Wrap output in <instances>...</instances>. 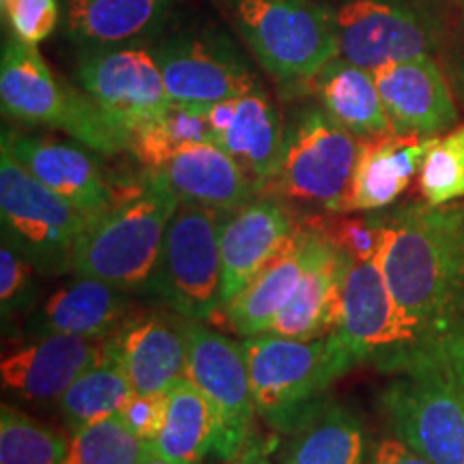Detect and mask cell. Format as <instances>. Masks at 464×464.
I'll return each mask as SVG.
<instances>
[{
  "label": "cell",
  "mask_w": 464,
  "mask_h": 464,
  "mask_svg": "<svg viewBox=\"0 0 464 464\" xmlns=\"http://www.w3.org/2000/svg\"><path fill=\"white\" fill-rule=\"evenodd\" d=\"M376 213L379 263L415 346L464 340V200Z\"/></svg>",
  "instance_id": "1"
},
{
  "label": "cell",
  "mask_w": 464,
  "mask_h": 464,
  "mask_svg": "<svg viewBox=\"0 0 464 464\" xmlns=\"http://www.w3.org/2000/svg\"><path fill=\"white\" fill-rule=\"evenodd\" d=\"M379 404L393 437L437 464H464V340L417 344L385 363Z\"/></svg>",
  "instance_id": "2"
},
{
  "label": "cell",
  "mask_w": 464,
  "mask_h": 464,
  "mask_svg": "<svg viewBox=\"0 0 464 464\" xmlns=\"http://www.w3.org/2000/svg\"><path fill=\"white\" fill-rule=\"evenodd\" d=\"M181 200L160 170L116 188L114 202L92 216L73 247L75 276L121 290L147 286L158 266L168 224Z\"/></svg>",
  "instance_id": "3"
},
{
  "label": "cell",
  "mask_w": 464,
  "mask_h": 464,
  "mask_svg": "<svg viewBox=\"0 0 464 464\" xmlns=\"http://www.w3.org/2000/svg\"><path fill=\"white\" fill-rule=\"evenodd\" d=\"M256 413L277 432L290 434L324 402V393L355 357L332 332L318 340L260 334L241 340Z\"/></svg>",
  "instance_id": "4"
},
{
  "label": "cell",
  "mask_w": 464,
  "mask_h": 464,
  "mask_svg": "<svg viewBox=\"0 0 464 464\" xmlns=\"http://www.w3.org/2000/svg\"><path fill=\"white\" fill-rule=\"evenodd\" d=\"M260 69L286 89H304L338 56L332 5L324 0H213Z\"/></svg>",
  "instance_id": "5"
},
{
  "label": "cell",
  "mask_w": 464,
  "mask_h": 464,
  "mask_svg": "<svg viewBox=\"0 0 464 464\" xmlns=\"http://www.w3.org/2000/svg\"><path fill=\"white\" fill-rule=\"evenodd\" d=\"M0 103L5 116L48 125L102 155L130 153L131 136L82 89L52 72L37 45L9 37L0 56Z\"/></svg>",
  "instance_id": "6"
},
{
  "label": "cell",
  "mask_w": 464,
  "mask_h": 464,
  "mask_svg": "<svg viewBox=\"0 0 464 464\" xmlns=\"http://www.w3.org/2000/svg\"><path fill=\"white\" fill-rule=\"evenodd\" d=\"M362 140L329 116L321 103L301 106L284 125L277 170L266 185L277 198L346 213Z\"/></svg>",
  "instance_id": "7"
},
{
  "label": "cell",
  "mask_w": 464,
  "mask_h": 464,
  "mask_svg": "<svg viewBox=\"0 0 464 464\" xmlns=\"http://www.w3.org/2000/svg\"><path fill=\"white\" fill-rule=\"evenodd\" d=\"M226 213L181 202L147 286L179 316L211 321L222 312V224Z\"/></svg>",
  "instance_id": "8"
},
{
  "label": "cell",
  "mask_w": 464,
  "mask_h": 464,
  "mask_svg": "<svg viewBox=\"0 0 464 464\" xmlns=\"http://www.w3.org/2000/svg\"><path fill=\"white\" fill-rule=\"evenodd\" d=\"M0 218L11 247L42 274L72 269L73 247L92 216L80 211L0 147Z\"/></svg>",
  "instance_id": "9"
},
{
  "label": "cell",
  "mask_w": 464,
  "mask_h": 464,
  "mask_svg": "<svg viewBox=\"0 0 464 464\" xmlns=\"http://www.w3.org/2000/svg\"><path fill=\"white\" fill-rule=\"evenodd\" d=\"M172 103L211 108L263 89L247 56L222 31L172 34L153 48Z\"/></svg>",
  "instance_id": "10"
},
{
  "label": "cell",
  "mask_w": 464,
  "mask_h": 464,
  "mask_svg": "<svg viewBox=\"0 0 464 464\" xmlns=\"http://www.w3.org/2000/svg\"><path fill=\"white\" fill-rule=\"evenodd\" d=\"M188 329V368L185 379L198 387L219 421L216 451L222 460L247 443L256 413L247 359L241 342L207 327L202 321L185 323Z\"/></svg>",
  "instance_id": "11"
},
{
  "label": "cell",
  "mask_w": 464,
  "mask_h": 464,
  "mask_svg": "<svg viewBox=\"0 0 464 464\" xmlns=\"http://www.w3.org/2000/svg\"><path fill=\"white\" fill-rule=\"evenodd\" d=\"M332 17L338 56L370 72L437 50V28L413 0H340Z\"/></svg>",
  "instance_id": "12"
},
{
  "label": "cell",
  "mask_w": 464,
  "mask_h": 464,
  "mask_svg": "<svg viewBox=\"0 0 464 464\" xmlns=\"http://www.w3.org/2000/svg\"><path fill=\"white\" fill-rule=\"evenodd\" d=\"M75 80L130 136L172 106L153 48L147 44L80 50Z\"/></svg>",
  "instance_id": "13"
},
{
  "label": "cell",
  "mask_w": 464,
  "mask_h": 464,
  "mask_svg": "<svg viewBox=\"0 0 464 464\" xmlns=\"http://www.w3.org/2000/svg\"><path fill=\"white\" fill-rule=\"evenodd\" d=\"M335 334L357 363H372L376 370L415 346L413 332L376 260L355 263L348 258Z\"/></svg>",
  "instance_id": "14"
},
{
  "label": "cell",
  "mask_w": 464,
  "mask_h": 464,
  "mask_svg": "<svg viewBox=\"0 0 464 464\" xmlns=\"http://www.w3.org/2000/svg\"><path fill=\"white\" fill-rule=\"evenodd\" d=\"M376 89L393 133L437 138L458 121V108L443 69L432 56L390 63L374 72Z\"/></svg>",
  "instance_id": "15"
},
{
  "label": "cell",
  "mask_w": 464,
  "mask_h": 464,
  "mask_svg": "<svg viewBox=\"0 0 464 464\" xmlns=\"http://www.w3.org/2000/svg\"><path fill=\"white\" fill-rule=\"evenodd\" d=\"M293 213L277 198H254L226 213L222 224V312L299 232Z\"/></svg>",
  "instance_id": "16"
},
{
  "label": "cell",
  "mask_w": 464,
  "mask_h": 464,
  "mask_svg": "<svg viewBox=\"0 0 464 464\" xmlns=\"http://www.w3.org/2000/svg\"><path fill=\"white\" fill-rule=\"evenodd\" d=\"M211 142L232 155L263 194L277 170L284 147V123L263 89L207 108Z\"/></svg>",
  "instance_id": "17"
},
{
  "label": "cell",
  "mask_w": 464,
  "mask_h": 464,
  "mask_svg": "<svg viewBox=\"0 0 464 464\" xmlns=\"http://www.w3.org/2000/svg\"><path fill=\"white\" fill-rule=\"evenodd\" d=\"M108 338L92 340L82 335L48 334L39 335L0 362V379L5 390L37 402L58 400L106 355Z\"/></svg>",
  "instance_id": "18"
},
{
  "label": "cell",
  "mask_w": 464,
  "mask_h": 464,
  "mask_svg": "<svg viewBox=\"0 0 464 464\" xmlns=\"http://www.w3.org/2000/svg\"><path fill=\"white\" fill-rule=\"evenodd\" d=\"M0 147L9 149L39 181L89 216H97L114 202L116 188L102 166L75 144L5 130Z\"/></svg>",
  "instance_id": "19"
},
{
  "label": "cell",
  "mask_w": 464,
  "mask_h": 464,
  "mask_svg": "<svg viewBox=\"0 0 464 464\" xmlns=\"http://www.w3.org/2000/svg\"><path fill=\"white\" fill-rule=\"evenodd\" d=\"M188 318H130L108 344L136 393H166L185 379Z\"/></svg>",
  "instance_id": "20"
},
{
  "label": "cell",
  "mask_w": 464,
  "mask_h": 464,
  "mask_svg": "<svg viewBox=\"0 0 464 464\" xmlns=\"http://www.w3.org/2000/svg\"><path fill=\"white\" fill-rule=\"evenodd\" d=\"M307 228V265L297 290L266 329L269 335L290 340H318L335 332L340 312L342 274L348 256L321 232Z\"/></svg>",
  "instance_id": "21"
},
{
  "label": "cell",
  "mask_w": 464,
  "mask_h": 464,
  "mask_svg": "<svg viewBox=\"0 0 464 464\" xmlns=\"http://www.w3.org/2000/svg\"><path fill=\"white\" fill-rule=\"evenodd\" d=\"M160 172L181 202L222 213L237 211L260 194L246 168L216 142H196L177 150Z\"/></svg>",
  "instance_id": "22"
},
{
  "label": "cell",
  "mask_w": 464,
  "mask_h": 464,
  "mask_svg": "<svg viewBox=\"0 0 464 464\" xmlns=\"http://www.w3.org/2000/svg\"><path fill=\"white\" fill-rule=\"evenodd\" d=\"M179 0H65L63 26L80 50L147 44L158 37Z\"/></svg>",
  "instance_id": "23"
},
{
  "label": "cell",
  "mask_w": 464,
  "mask_h": 464,
  "mask_svg": "<svg viewBox=\"0 0 464 464\" xmlns=\"http://www.w3.org/2000/svg\"><path fill=\"white\" fill-rule=\"evenodd\" d=\"M432 140L434 138L398 136V133L362 140L351 191H348L346 213H372L390 208L409 188L411 179L420 174Z\"/></svg>",
  "instance_id": "24"
},
{
  "label": "cell",
  "mask_w": 464,
  "mask_h": 464,
  "mask_svg": "<svg viewBox=\"0 0 464 464\" xmlns=\"http://www.w3.org/2000/svg\"><path fill=\"white\" fill-rule=\"evenodd\" d=\"M125 293L127 290L108 282L78 276L45 299L42 312L37 314L34 338L67 334L106 340L130 321V299Z\"/></svg>",
  "instance_id": "25"
},
{
  "label": "cell",
  "mask_w": 464,
  "mask_h": 464,
  "mask_svg": "<svg viewBox=\"0 0 464 464\" xmlns=\"http://www.w3.org/2000/svg\"><path fill=\"white\" fill-rule=\"evenodd\" d=\"M329 116L359 140L392 136L393 127L376 89L374 72L335 56L304 86Z\"/></svg>",
  "instance_id": "26"
},
{
  "label": "cell",
  "mask_w": 464,
  "mask_h": 464,
  "mask_svg": "<svg viewBox=\"0 0 464 464\" xmlns=\"http://www.w3.org/2000/svg\"><path fill=\"white\" fill-rule=\"evenodd\" d=\"M307 265V228L299 226L295 239L271 260L224 310L230 329L241 338L266 334L282 307L288 304Z\"/></svg>",
  "instance_id": "27"
},
{
  "label": "cell",
  "mask_w": 464,
  "mask_h": 464,
  "mask_svg": "<svg viewBox=\"0 0 464 464\" xmlns=\"http://www.w3.org/2000/svg\"><path fill=\"white\" fill-rule=\"evenodd\" d=\"M365 432L344 404L324 402L290 432L282 464H363Z\"/></svg>",
  "instance_id": "28"
},
{
  "label": "cell",
  "mask_w": 464,
  "mask_h": 464,
  "mask_svg": "<svg viewBox=\"0 0 464 464\" xmlns=\"http://www.w3.org/2000/svg\"><path fill=\"white\" fill-rule=\"evenodd\" d=\"M218 434L219 421L211 402L183 379L168 393L166 421L150 451L179 464H200L216 450Z\"/></svg>",
  "instance_id": "29"
},
{
  "label": "cell",
  "mask_w": 464,
  "mask_h": 464,
  "mask_svg": "<svg viewBox=\"0 0 464 464\" xmlns=\"http://www.w3.org/2000/svg\"><path fill=\"white\" fill-rule=\"evenodd\" d=\"M133 393L136 390L130 376L112 357L108 344L106 355L80 374L78 381L58 398V409L67 428L73 432L86 423L119 415Z\"/></svg>",
  "instance_id": "30"
},
{
  "label": "cell",
  "mask_w": 464,
  "mask_h": 464,
  "mask_svg": "<svg viewBox=\"0 0 464 464\" xmlns=\"http://www.w3.org/2000/svg\"><path fill=\"white\" fill-rule=\"evenodd\" d=\"M196 142H211L207 110L172 103L160 119L131 133L130 153L149 170H160L177 150Z\"/></svg>",
  "instance_id": "31"
},
{
  "label": "cell",
  "mask_w": 464,
  "mask_h": 464,
  "mask_svg": "<svg viewBox=\"0 0 464 464\" xmlns=\"http://www.w3.org/2000/svg\"><path fill=\"white\" fill-rule=\"evenodd\" d=\"M69 437L15 406L0 409V464H65Z\"/></svg>",
  "instance_id": "32"
},
{
  "label": "cell",
  "mask_w": 464,
  "mask_h": 464,
  "mask_svg": "<svg viewBox=\"0 0 464 464\" xmlns=\"http://www.w3.org/2000/svg\"><path fill=\"white\" fill-rule=\"evenodd\" d=\"M150 454L142 440L121 415L86 423L69 437L65 464H138Z\"/></svg>",
  "instance_id": "33"
},
{
  "label": "cell",
  "mask_w": 464,
  "mask_h": 464,
  "mask_svg": "<svg viewBox=\"0 0 464 464\" xmlns=\"http://www.w3.org/2000/svg\"><path fill=\"white\" fill-rule=\"evenodd\" d=\"M420 189L430 205L464 200V123L434 138L420 170Z\"/></svg>",
  "instance_id": "34"
},
{
  "label": "cell",
  "mask_w": 464,
  "mask_h": 464,
  "mask_svg": "<svg viewBox=\"0 0 464 464\" xmlns=\"http://www.w3.org/2000/svg\"><path fill=\"white\" fill-rule=\"evenodd\" d=\"M307 226L321 232L334 247L355 263H368L379 256L381 226L376 213H370L368 218L332 213L329 218H312Z\"/></svg>",
  "instance_id": "35"
},
{
  "label": "cell",
  "mask_w": 464,
  "mask_h": 464,
  "mask_svg": "<svg viewBox=\"0 0 464 464\" xmlns=\"http://www.w3.org/2000/svg\"><path fill=\"white\" fill-rule=\"evenodd\" d=\"M0 5L11 37L31 45L45 42L63 22L58 0H0Z\"/></svg>",
  "instance_id": "36"
},
{
  "label": "cell",
  "mask_w": 464,
  "mask_h": 464,
  "mask_svg": "<svg viewBox=\"0 0 464 464\" xmlns=\"http://www.w3.org/2000/svg\"><path fill=\"white\" fill-rule=\"evenodd\" d=\"M34 295V266L3 241L0 247V307L3 316L31 305Z\"/></svg>",
  "instance_id": "37"
},
{
  "label": "cell",
  "mask_w": 464,
  "mask_h": 464,
  "mask_svg": "<svg viewBox=\"0 0 464 464\" xmlns=\"http://www.w3.org/2000/svg\"><path fill=\"white\" fill-rule=\"evenodd\" d=\"M168 393H133V398L121 411V420L142 440L150 445L166 421Z\"/></svg>",
  "instance_id": "38"
},
{
  "label": "cell",
  "mask_w": 464,
  "mask_h": 464,
  "mask_svg": "<svg viewBox=\"0 0 464 464\" xmlns=\"http://www.w3.org/2000/svg\"><path fill=\"white\" fill-rule=\"evenodd\" d=\"M370 464H437L430 458L421 456L420 451L400 440L398 437H385L376 443L370 458Z\"/></svg>",
  "instance_id": "39"
},
{
  "label": "cell",
  "mask_w": 464,
  "mask_h": 464,
  "mask_svg": "<svg viewBox=\"0 0 464 464\" xmlns=\"http://www.w3.org/2000/svg\"><path fill=\"white\" fill-rule=\"evenodd\" d=\"M224 464H271L269 456H266L265 445L260 443L258 439L249 437L247 443L237 451L235 456H230L228 460H224Z\"/></svg>",
  "instance_id": "40"
},
{
  "label": "cell",
  "mask_w": 464,
  "mask_h": 464,
  "mask_svg": "<svg viewBox=\"0 0 464 464\" xmlns=\"http://www.w3.org/2000/svg\"><path fill=\"white\" fill-rule=\"evenodd\" d=\"M138 464H179V462H172V460H166V458H161V456H155L153 451H150V454L144 458V460H140Z\"/></svg>",
  "instance_id": "41"
},
{
  "label": "cell",
  "mask_w": 464,
  "mask_h": 464,
  "mask_svg": "<svg viewBox=\"0 0 464 464\" xmlns=\"http://www.w3.org/2000/svg\"><path fill=\"white\" fill-rule=\"evenodd\" d=\"M460 86L464 92V45H462V56H460Z\"/></svg>",
  "instance_id": "42"
},
{
  "label": "cell",
  "mask_w": 464,
  "mask_h": 464,
  "mask_svg": "<svg viewBox=\"0 0 464 464\" xmlns=\"http://www.w3.org/2000/svg\"><path fill=\"white\" fill-rule=\"evenodd\" d=\"M324 3H329V0H324Z\"/></svg>",
  "instance_id": "43"
}]
</instances>
